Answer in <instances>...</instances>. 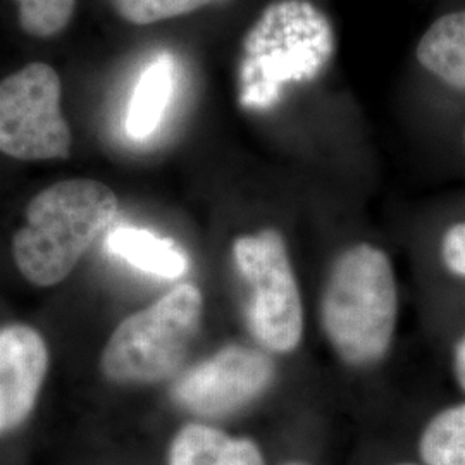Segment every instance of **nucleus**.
I'll use <instances>...</instances> for the list:
<instances>
[{
  "label": "nucleus",
  "instance_id": "nucleus-1",
  "mask_svg": "<svg viewBox=\"0 0 465 465\" xmlns=\"http://www.w3.org/2000/svg\"><path fill=\"white\" fill-rule=\"evenodd\" d=\"M399 312L397 274L384 250L355 243L334 259L321 293L319 322L341 364H381L393 345Z\"/></svg>",
  "mask_w": 465,
  "mask_h": 465
},
{
  "label": "nucleus",
  "instance_id": "nucleus-2",
  "mask_svg": "<svg viewBox=\"0 0 465 465\" xmlns=\"http://www.w3.org/2000/svg\"><path fill=\"white\" fill-rule=\"evenodd\" d=\"M117 211L116 193L95 180H66L42 190L13 238L17 269L36 286L66 280Z\"/></svg>",
  "mask_w": 465,
  "mask_h": 465
},
{
  "label": "nucleus",
  "instance_id": "nucleus-3",
  "mask_svg": "<svg viewBox=\"0 0 465 465\" xmlns=\"http://www.w3.org/2000/svg\"><path fill=\"white\" fill-rule=\"evenodd\" d=\"M332 52L331 25L311 2H272L243 38V104L264 107L276 100L282 84L316 78Z\"/></svg>",
  "mask_w": 465,
  "mask_h": 465
},
{
  "label": "nucleus",
  "instance_id": "nucleus-4",
  "mask_svg": "<svg viewBox=\"0 0 465 465\" xmlns=\"http://www.w3.org/2000/svg\"><path fill=\"white\" fill-rule=\"evenodd\" d=\"M202 316L203 297L199 286L178 284L117 326L102 353V372L119 384L169 380L183 366Z\"/></svg>",
  "mask_w": 465,
  "mask_h": 465
},
{
  "label": "nucleus",
  "instance_id": "nucleus-5",
  "mask_svg": "<svg viewBox=\"0 0 465 465\" xmlns=\"http://www.w3.org/2000/svg\"><path fill=\"white\" fill-rule=\"evenodd\" d=\"M232 257L249 292L245 317L257 347L271 355L295 351L303 340V300L282 232L264 228L238 236Z\"/></svg>",
  "mask_w": 465,
  "mask_h": 465
},
{
  "label": "nucleus",
  "instance_id": "nucleus-6",
  "mask_svg": "<svg viewBox=\"0 0 465 465\" xmlns=\"http://www.w3.org/2000/svg\"><path fill=\"white\" fill-rule=\"evenodd\" d=\"M61 78L32 63L0 82V152L19 161L66 159L71 132L61 111Z\"/></svg>",
  "mask_w": 465,
  "mask_h": 465
},
{
  "label": "nucleus",
  "instance_id": "nucleus-7",
  "mask_svg": "<svg viewBox=\"0 0 465 465\" xmlns=\"http://www.w3.org/2000/svg\"><path fill=\"white\" fill-rule=\"evenodd\" d=\"M274 380L276 364L266 350L230 345L186 371L173 395L197 416H232L261 399Z\"/></svg>",
  "mask_w": 465,
  "mask_h": 465
},
{
  "label": "nucleus",
  "instance_id": "nucleus-8",
  "mask_svg": "<svg viewBox=\"0 0 465 465\" xmlns=\"http://www.w3.org/2000/svg\"><path fill=\"white\" fill-rule=\"evenodd\" d=\"M47 367L49 350L40 332L25 324L0 330V434L30 416Z\"/></svg>",
  "mask_w": 465,
  "mask_h": 465
},
{
  "label": "nucleus",
  "instance_id": "nucleus-9",
  "mask_svg": "<svg viewBox=\"0 0 465 465\" xmlns=\"http://www.w3.org/2000/svg\"><path fill=\"white\" fill-rule=\"evenodd\" d=\"M167 465H267L261 445L203 422L184 424L167 450Z\"/></svg>",
  "mask_w": 465,
  "mask_h": 465
},
{
  "label": "nucleus",
  "instance_id": "nucleus-10",
  "mask_svg": "<svg viewBox=\"0 0 465 465\" xmlns=\"http://www.w3.org/2000/svg\"><path fill=\"white\" fill-rule=\"evenodd\" d=\"M416 57L441 84L465 92V9L438 17L420 36Z\"/></svg>",
  "mask_w": 465,
  "mask_h": 465
},
{
  "label": "nucleus",
  "instance_id": "nucleus-11",
  "mask_svg": "<svg viewBox=\"0 0 465 465\" xmlns=\"http://www.w3.org/2000/svg\"><path fill=\"white\" fill-rule=\"evenodd\" d=\"M105 247L136 269L159 278L174 280L183 276L188 269L183 250L173 240L161 238L142 228H117L107 236Z\"/></svg>",
  "mask_w": 465,
  "mask_h": 465
},
{
  "label": "nucleus",
  "instance_id": "nucleus-12",
  "mask_svg": "<svg viewBox=\"0 0 465 465\" xmlns=\"http://www.w3.org/2000/svg\"><path fill=\"white\" fill-rule=\"evenodd\" d=\"M173 92V63L161 55L150 64L134 88L126 116V130L134 138H147L157 130Z\"/></svg>",
  "mask_w": 465,
  "mask_h": 465
},
{
  "label": "nucleus",
  "instance_id": "nucleus-13",
  "mask_svg": "<svg viewBox=\"0 0 465 465\" xmlns=\"http://www.w3.org/2000/svg\"><path fill=\"white\" fill-rule=\"evenodd\" d=\"M422 465H465V401L432 414L417 438Z\"/></svg>",
  "mask_w": 465,
  "mask_h": 465
},
{
  "label": "nucleus",
  "instance_id": "nucleus-14",
  "mask_svg": "<svg viewBox=\"0 0 465 465\" xmlns=\"http://www.w3.org/2000/svg\"><path fill=\"white\" fill-rule=\"evenodd\" d=\"M17 4L23 32L36 38L61 34L76 7V0H17Z\"/></svg>",
  "mask_w": 465,
  "mask_h": 465
},
{
  "label": "nucleus",
  "instance_id": "nucleus-15",
  "mask_svg": "<svg viewBox=\"0 0 465 465\" xmlns=\"http://www.w3.org/2000/svg\"><path fill=\"white\" fill-rule=\"evenodd\" d=\"M119 16L132 25H152L184 16L211 4V0H109Z\"/></svg>",
  "mask_w": 465,
  "mask_h": 465
},
{
  "label": "nucleus",
  "instance_id": "nucleus-16",
  "mask_svg": "<svg viewBox=\"0 0 465 465\" xmlns=\"http://www.w3.org/2000/svg\"><path fill=\"white\" fill-rule=\"evenodd\" d=\"M438 255L450 276L465 282V221H459L443 232Z\"/></svg>",
  "mask_w": 465,
  "mask_h": 465
},
{
  "label": "nucleus",
  "instance_id": "nucleus-17",
  "mask_svg": "<svg viewBox=\"0 0 465 465\" xmlns=\"http://www.w3.org/2000/svg\"><path fill=\"white\" fill-rule=\"evenodd\" d=\"M450 367H451L453 381L465 395V331L453 343Z\"/></svg>",
  "mask_w": 465,
  "mask_h": 465
},
{
  "label": "nucleus",
  "instance_id": "nucleus-18",
  "mask_svg": "<svg viewBox=\"0 0 465 465\" xmlns=\"http://www.w3.org/2000/svg\"><path fill=\"white\" fill-rule=\"evenodd\" d=\"M282 465H311L307 464V462H300V460H290V462H286V464Z\"/></svg>",
  "mask_w": 465,
  "mask_h": 465
},
{
  "label": "nucleus",
  "instance_id": "nucleus-19",
  "mask_svg": "<svg viewBox=\"0 0 465 465\" xmlns=\"http://www.w3.org/2000/svg\"><path fill=\"white\" fill-rule=\"evenodd\" d=\"M393 465H422L420 462H399V464Z\"/></svg>",
  "mask_w": 465,
  "mask_h": 465
},
{
  "label": "nucleus",
  "instance_id": "nucleus-20",
  "mask_svg": "<svg viewBox=\"0 0 465 465\" xmlns=\"http://www.w3.org/2000/svg\"><path fill=\"white\" fill-rule=\"evenodd\" d=\"M211 2H224V0H211Z\"/></svg>",
  "mask_w": 465,
  "mask_h": 465
}]
</instances>
